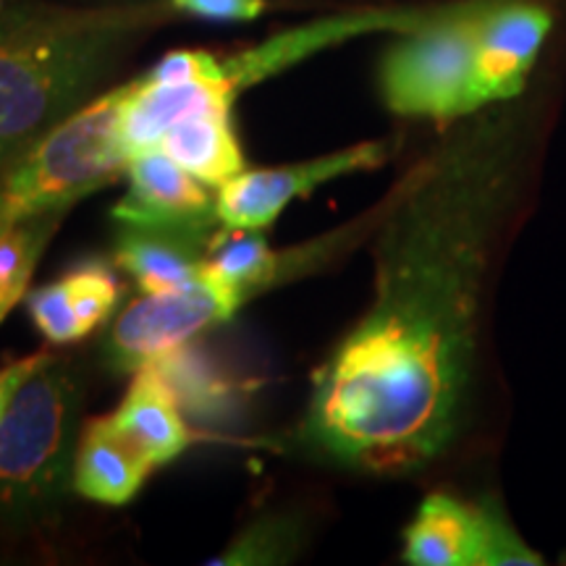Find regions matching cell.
Instances as JSON below:
<instances>
[{
    "mask_svg": "<svg viewBox=\"0 0 566 566\" xmlns=\"http://www.w3.org/2000/svg\"><path fill=\"white\" fill-rule=\"evenodd\" d=\"M168 3L27 6L0 32V171L90 103L134 42L168 19Z\"/></svg>",
    "mask_w": 566,
    "mask_h": 566,
    "instance_id": "2",
    "label": "cell"
},
{
    "mask_svg": "<svg viewBox=\"0 0 566 566\" xmlns=\"http://www.w3.org/2000/svg\"><path fill=\"white\" fill-rule=\"evenodd\" d=\"M321 250L323 244H313L289 263L286 254L273 250L263 229H229V226H221L212 237L208 254H205L202 271L212 281L239 289L252 300V296L263 294L268 286L286 279L289 268L292 271L302 268L304 271L307 263L323 260L317 254Z\"/></svg>",
    "mask_w": 566,
    "mask_h": 566,
    "instance_id": "16",
    "label": "cell"
},
{
    "mask_svg": "<svg viewBox=\"0 0 566 566\" xmlns=\"http://www.w3.org/2000/svg\"><path fill=\"white\" fill-rule=\"evenodd\" d=\"M113 221L139 229L212 233L221 229L208 184L187 174L166 153L147 150L126 163V192L113 205Z\"/></svg>",
    "mask_w": 566,
    "mask_h": 566,
    "instance_id": "11",
    "label": "cell"
},
{
    "mask_svg": "<svg viewBox=\"0 0 566 566\" xmlns=\"http://www.w3.org/2000/svg\"><path fill=\"white\" fill-rule=\"evenodd\" d=\"M405 564L412 566H537L504 512L451 493H430L405 530Z\"/></svg>",
    "mask_w": 566,
    "mask_h": 566,
    "instance_id": "7",
    "label": "cell"
},
{
    "mask_svg": "<svg viewBox=\"0 0 566 566\" xmlns=\"http://www.w3.org/2000/svg\"><path fill=\"white\" fill-rule=\"evenodd\" d=\"M307 543L300 514L268 512L252 520L210 564L216 566H279L292 564Z\"/></svg>",
    "mask_w": 566,
    "mask_h": 566,
    "instance_id": "18",
    "label": "cell"
},
{
    "mask_svg": "<svg viewBox=\"0 0 566 566\" xmlns=\"http://www.w3.org/2000/svg\"><path fill=\"white\" fill-rule=\"evenodd\" d=\"M530 163L525 126L495 105L457 122L380 202L370 304L313 373L294 433L304 457L405 478L454 449L475 396L488 275Z\"/></svg>",
    "mask_w": 566,
    "mask_h": 566,
    "instance_id": "1",
    "label": "cell"
},
{
    "mask_svg": "<svg viewBox=\"0 0 566 566\" xmlns=\"http://www.w3.org/2000/svg\"><path fill=\"white\" fill-rule=\"evenodd\" d=\"M391 158L388 142H359L321 158L275 168H244L216 189L218 223L229 229H271L300 197H310L344 176L367 174Z\"/></svg>",
    "mask_w": 566,
    "mask_h": 566,
    "instance_id": "8",
    "label": "cell"
},
{
    "mask_svg": "<svg viewBox=\"0 0 566 566\" xmlns=\"http://www.w3.org/2000/svg\"><path fill=\"white\" fill-rule=\"evenodd\" d=\"M82 409L80 367L55 354L13 396L0 420V514L11 525L45 520L74 493Z\"/></svg>",
    "mask_w": 566,
    "mask_h": 566,
    "instance_id": "3",
    "label": "cell"
},
{
    "mask_svg": "<svg viewBox=\"0 0 566 566\" xmlns=\"http://www.w3.org/2000/svg\"><path fill=\"white\" fill-rule=\"evenodd\" d=\"M174 11L208 21H252L265 11V0H168Z\"/></svg>",
    "mask_w": 566,
    "mask_h": 566,
    "instance_id": "22",
    "label": "cell"
},
{
    "mask_svg": "<svg viewBox=\"0 0 566 566\" xmlns=\"http://www.w3.org/2000/svg\"><path fill=\"white\" fill-rule=\"evenodd\" d=\"M493 3L459 0L441 6L428 24L401 34L380 63V95L388 111L441 126L472 116V66Z\"/></svg>",
    "mask_w": 566,
    "mask_h": 566,
    "instance_id": "5",
    "label": "cell"
},
{
    "mask_svg": "<svg viewBox=\"0 0 566 566\" xmlns=\"http://www.w3.org/2000/svg\"><path fill=\"white\" fill-rule=\"evenodd\" d=\"M155 150L166 153L187 174L218 189L247 168L242 142L233 126V103H216L179 118Z\"/></svg>",
    "mask_w": 566,
    "mask_h": 566,
    "instance_id": "15",
    "label": "cell"
},
{
    "mask_svg": "<svg viewBox=\"0 0 566 566\" xmlns=\"http://www.w3.org/2000/svg\"><path fill=\"white\" fill-rule=\"evenodd\" d=\"M250 296L223 286L210 275L195 279L181 289L142 294L122 310L105 336L103 352L113 370L134 373L166 352L195 342L205 331L231 321Z\"/></svg>",
    "mask_w": 566,
    "mask_h": 566,
    "instance_id": "6",
    "label": "cell"
},
{
    "mask_svg": "<svg viewBox=\"0 0 566 566\" xmlns=\"http://www.w3.org/2000/svg\"><path fill=\"white\" fill-rule=\"evenodd\" d=\"M27 310H30L32 323L38 325V331L45 336V342L53 346H66L82 342L84 334L76 321L74 307H71L66 286L63 281L42 283L38 289H30V294L24 296Z\"/></svg>",
    "mask_w": 566,
    "mask_h": 566,
    "instance_id": "21",
    "label": "cell"
},
{
    "mask_svg": "<svg viewBox=\"0 0 566 566\" xmlns=\"http://www.w3.org/2000/svg\"><path fill=\"white\" fill-rule=\"evenodd\" d=\"M551 24L554 19L546 6L527 0H495L480 30L472 66V116L512 103L525 92Z\"/></svg>",
    "mask_w": 566,
    "mask_h": 566,
    "instance_id": "10",
    "label": "cell"
},
{
    "mask_svg": "<svg viewBox=\"0 0 566 566\" xmlns=\"http://www.w3.org/2000/svg\"><path fill=\"white\" fill-rule=\"evenodd\" d=\"M118 103L122 87L92 97L0 171V233L30 218L71 210L126 174Z\"/></svg>",
    "mask_w": 566,
    "mask_h": 566,
    "instance_id": "4",
    "label": "cell"
},
{
    "mask_svg": "<svg viewBox=\"0 0 566 566\" xmlns=\"http://www.w3.org/2000/svg\"><path fill=\"white\" fill-rule=\"evenodd\" d=\"M155 464L111 415L84 422L74 462V493L105 506L129 504Z\"/></svg>",
    "mask_w": 566,
    "mask_h": 566,
    "instance_id": "12",
    "label": "cell"
},
{
    "mask_svg": "<svg viewBox=\"0 0 566 566\" xmlns=\"http://www.w3.org/2000/svg\"><path fill=\"white\" fill-rule=\"evenodd\" d=\"M24 9H27V6H9V9L0 13V32L9 30L13 21H17L21 13H24Z\"/></svg>",
    "mask_w": 566,
    "mask_h": 566,
    "instance_id": "24",
    "label": "cell"
},
{
    "mask_svg": "<svg viewBox=\"0 0 566 566\" xmlns=\"http://www.w3.org/2000/svg\"><path fill=\"white\" fill-rule=\"evenodd\" d=\"M195 342L179 346V349L166 352L163 357L153 359L158 370L166 375L168 386L174 388L176 399L184 412L192 415H221L229 405L231 386L200 349H195Z\"/></svg>",
    "mask_w": 566,
    "mask_h": 566,
    "instance_id": "19",
    "label": "cell"
},
{
    "mask_svg": "<svg viewBox=\"0 0 566 566\" xmlns=\"http://www.w3.org/2000/svg\"><path fill=\"white\" fill-rule=\"evenodd\" d=\"M61 281L66 286L69 302L74 307L84 338L95 328H101L105 321H111L113 313H116L122 286H118V279L111 265L90 260V263H82L74 271H69Z\"/></svg>",
    "mask_w": 566,
    "mask_h": 566,
    "instance_id": "20",
    "label": "cell"
},
{
    "mask_svg": "<svg viewBox=\"0 0 566 566\" xmlns=\"http://www.w3.org/2000/svg\"><path fill=\"white\" fill-rule=\"evenodd\" d=\"M69 210L30 218L0 233V323L30 294V283L42 252L59 231Z\"/></svg>",
    "mask_w": 566,
    "mask_h": 566,
    "instance_id": "17",
    "label": "cell"
},
{
    "mask_svg": "<svg viewBox=\"0 0 566 566\" xmlns=\"http://www.w3.org/2000/svg\"><path fill=\"white\" fill-rule=\"evenodd\" d=\"M53 352L42 349V352H34V354H27V357L21 359H13V363L0 367V420H3L6 409L13 401V396L21 386H24V380L30 378V375L38 370V367L45 363L48 357H51Z\"/></svg>",
    "mask_w": 566,
    "mask_h": 566,
    "instance_id": "23",
    "label": "cell"
},
{
    "mask_svg": "<svg viewBox=\"0 0 566 566\" xmlns=\"http://www.w3.org/2000/svg\"><path fill=\"white\" fill-rule=\"evenodd\" d=\"M212 237L216 231L195 233L118 226L113 263L137 283L142 294L171 292L200 279Z\"/></svg>",
    "mask_w": 566,
    "mask_h": 566,
    "instance_id": "13",
    "label": "cell"
},
{
    "mask_svg": "<svg viewBox=\"0 0 566 566\" xmlns=\"http://www.w3.org/2000/svg\"><path fill=\"white\" fill-rule=\"evenodd\" d=\"M438 11H441V6H433V9H363L315 19L310 24L273 34V38L263 40L254 48H247V51L223 55V59L218 55V82L233 97H239L244 90L273 80L286 69L313 59V55L328 51V48L367 38V34H407L417 27L428 24Z\"/></svg>",
    "mask_w": 566,
    "mask_h": 566,
    "instance_id": "9",
    "label": "cell"
},
{
    "mask_svg": "<svg viewBox=\"0 0 566 566\" xmlns=\"http://www.w3.org/2000/svg\"><path fill=\"white\" fill-rule=\"evenodd\" d=\"M111 417L155 467L171 464L195 443V430L184 420L179 399L155 363L132 373L122 405Z\"/></svg>",
    "mask_w": 566,
    "mask_h": 566,
    "instance_id": "14",
    "label": "cell"
}]
</instances>
